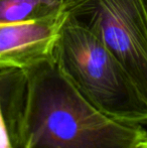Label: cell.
Segmentation results:
<instances>
[{"label": "cell", "instance_id": "cell-1", "mask_svg": "<svg viewBox=\"0 0 147 148\" xmlns=\"http://www.w3.org/2000/svg\"><path fill=\"white\" fill-rule=\"evenodd\" d=\"M0 108L12 148H137L147 137L89 103L53 60L0 71Z\"/></svg>", "mask_w": 147, "mask_h": 148}, {"label": "cell", "instance_id": "cell-2", "mask_svg": "<svg viewBox=\"0 0 147 148\" xmlns=\"http://www.w3.org/2000/svg\"><path fill=\"white\" fill-rule=\"evenodd\" d=\"M53 60L77 91L119 122L147 129V101L120 62L89 28L68 14Z\"/></svg>", "mask_w": 147, "mask_h": 148}, {"label": "cell", "instance_id": "cell-4", "mask_svg": "<svg viewBox=\"0 0 147 148\" xmlns=\"http://www.w3.org/2000/svg\"><path fill=\"white\" fill-rule=\"evenodd\" d=\"M69 12L34 21L0 24V71L25 69L53 60V49Z\"/></svg>", "mask_w": 147, "mask_h": 148}, {"label": "cell", "instance_id": "cell-5", "mask_svg": "<svg viewBox=\"0 0 147 148\" xmlns=\"http://www.w3.org/2000/svg\"><path fill=\"white\" fill-rule=\"evenodd\" d=\"M68 0H0V23L34 21L67 11Z\"/></svg>", "mask_w": 147, "mask_h": 148}, {"label": "cell", "instance_id": "cell-8", "mask_svg": "<svg viewBox=\"0 0 147 148\" xmlns=\"http://www.w3.org/2000/svg\"><path fill=\"white\" fill-rule=\"evenodd\" d=\"M0 24H1V23H0Z\"/></svg>", "mask_w": 147, "mask_h": 148}, {"label": "cell", "instance_id": "cell-3", "mask_svg": "<svg viewBox=\"0 0 147 148\" xmlns=\"http://www.w3.org/2000/svg\"><path fill=\"white\" fill-rule=\"evenodd\" d=\"M67 10L101 39L147 101V13L142 0H68Z\"/></svg>", "mask_w": 147, "mask_h": 148}, {"label": "cell", "instance_id": "cell-6", "mask_svg": "<svg viewBox=\"0 0 147 148\" xmlns=\"http://www.w3.org/2000/svg\"><path fill=\"white\" fill-rule=\"evenodd\" d=\"M137 148H147V137L144 138L143 140L139 143V145L137 146Z\"/></svg>", "mask_w": 147, "mask_h": 148}, {"label": "cell", "instance_id": "cell-7", "mask_svg": "<svg viewBox=\"0 0 147 148\" xmlns=\"http://www.w3.org/2000/svg\"><path fill=\"white\" fill-rule=\"evenodd\" d=\"M143 1V4H144V7H145V10H146V13H147V0H142Z\"/></svg>", "mask_w": 147, "mask_h": 148}]
</instances>
